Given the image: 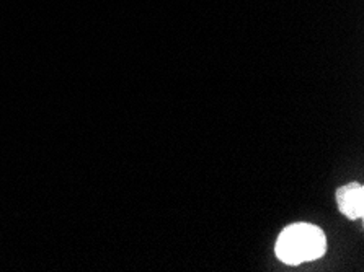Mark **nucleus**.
Here are the masks:
<instances>
[{
    "instance_id": "f03ea898",
    "label": "nucleus",
    "mask_w": 364,
    "mask_h": 272,
    "mask_svg": "<svg viewBox=\"0 0 364 272\" xmlns=\"http://www.w3.org/2000/svg\"><path fill=\"white\" fill-rule=\"evenodd\" d=\"M340 212L351 220L363 219L364 215V190L360 183H350L336 192Z\"/></svg>"
},
{
    "instance_id": "f257e3e1",
    "label": "nucleus",
    "mask_w": 364,
    "mask_h": 272,
    "mask_svg": "<svg viewBox=\"0 0 364 272\" xmlns=\"http://www.w3.org/2000/svg\"><path fill=\"white\" fill-rule=\"evenodd\" d=\"M274 251L284 264L297 266L323 256L327 251V238L316 225L294 224L281 232Z\"/></svg>"
}]
</instances>
